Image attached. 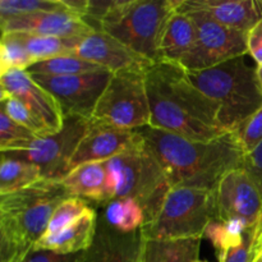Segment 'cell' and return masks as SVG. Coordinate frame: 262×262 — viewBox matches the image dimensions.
I'll list each match as a JSON object with an SVG mask.
<instances>
[{"label": "cell", "instance_id": "cell-15", "mask_svg": "<svg viewBox=\"0 0 262 262\" xmlns=\"http://www.w3.org/2000/svg\"><path fill=\"white\" fill-rule=\"evenodd\" d=\"M142 229L123 233L97 216V227L91 246L77 255L76 262H142Z\"/></svg>", "mask_w": 262, "mask_h": 262}, {"label": "cell", "instance_id": "cell-3", "mask_svg": "<svg viewBox=\"0 0 262 262\" xmlns=\"http://www.w3.org/2000/svg\"><path fill=\"white\" fill-rule=\"evenodd\" d=\"M71 197L61 182L41 179L0 196V262H22L45 235L54 210Z\"/></svg>", "mask_w": 262, "mask_h": 262}, {"label": "cell", "instance_id": "cell-38", "mask_svg": "<svg viewBox=\"0 0 262 262\" xmlns=\"http://www.w3.org/2000/svg\"><path fill=\"white\" fill-rule=\"evenodd\" d=\"M256 74H257L258 83H260V86H261V89H262V64H260V66L256 67Z\"/></svg>", "mask_w": 262, "mask_h": 262}, {"label": "cell", "instance_id": "cell-8", "mask_svg": "<svg viewBox=\"0 0 262 262\" xmlns=\"http://www.w3.org/2000/svg\"><path fill=\"white\" fill-rule=\"evenodd\" d=\"M146 71L147 69H128L113 73L100 96L92 122L130 130L148 127L151 113L146 89Z\"/></svg>", "mask_w": 262, "mask_h": 262}, {"label": "cell", "instance_id": "cell-40", "mask_svg": "<svg viewBox=\"0 0 262 262\" xmlns=\"http://www.w3.org/2000/svg\"><path fill=\"white\" fill-rule=\"evenodd\" d=\"M196 262H209V261H204V260H199V261H196Z\"/></svg>", "mask_w": 262, "mask_h": 262}, {"label": "cell", "instance_id": "cell-41", "mask_svg": "<svg viewBox=\"0 0 262 262\" xmlns=\"http://www.w3.org/2000/svg\"><path fill=\"white\" fill-rule=\"evenodd\" d=\"M261 2H262V0H261Z\"/></svg>", "mask_w": 262, "mask_h": 262}, {"label": "cell", "instance_id": "cell-6", "mask_svg": "<svg viewBox=\"0 0 262 262\" xmlns=\"http://www.w3.org/2000/svg\"><path fill=\"white\" fill-rule=\"evenodd\" d=\"M105 165L109 202L124 197L136 199L142 205L148 224L160 210L170 184L143 138L140 145L110 159Z\"/></svg>", "mask_w": 262, "mask_h": 262}, {"label": "cell", "instance_id": "cell-33", "mask_svg": "<svg viewBox=\"0 0 262 262\" xmlns=\"http://www.w3.org/2000/svg\"><path fill=\"white\" fill-rule=\"evenodd\" d=\"M56 10L71 9L66 0H0V18Z\"/></svg>", "mask_w": 262, "mask_h": 262}, {"label": "cell", "instance_id": "cell-20", "mask_svg": "<svg viewBox=\"0 0 262 262\" xmlns=\"http://www.w3.org/2000/svg\"><path fill=\"white\" fill-rule=\"evenodd\" d=\"M71 197H78L102 206L109 202L107 170L105 163H89L69 171L61 181Z\"/></svg>", "mask_w": 262, "mask_h": 262}, {"label": "cell", "instance_id": "cell-32", "mask_svg": "<svg viewBox=\"0 0 262 262\" xmlns=\"http://www.w3.org/2000/svg\"><path fill=\"white\" fill-rule=\"evenodd\" d=\"M0 104H2V110L7 113L10 119L30 129L37 137L50 136V133L46 129L45 125L42 124V122H40L37 117H35L32 112L19 99L10 96V95L0 94Z\"/></svg>", "mask_w": 262, "mask_h": 262}, {"label": "cell", "instance_id": "cell-16", "mask_svg": "<svg viewBox=\"0 0 262 262\" xmlns=\"http://www.w3.org/2000/svg\"><path fill=\"white\" fill-rule=\"evenodd\" d=\"M141 142L142 137L137 130L122 129L91 120L89 130L72 159L71 170L83 164L106 163Z\"/></svg>", "mask_w": 262, "mask_h": 262}, {"label": "cell", "instance_id": "cell-22", "mask_svg": "<svg viewBox=\"0 0 262 262\" xmlns=\"http://www.w3.org/2000/svg\"><path fill=\"white\" fill-rule=\"evenodd\" d=\"M200 238L176 241L145 238L142 262H196L200 260Z\"/></svg>", "mask_w": 262, "mask_h": 262}, {"label": "cell", "instance_id": "cell-19", "mask_svg": "<svg viewBox=\"0 0 262 262\" xmlns=\"http://www.w3.org/2000/svg\"><path fill=\"white\" fill-rule=\"evenodd\" d=\"M96 210L92 207L87 214L69 227L45 234L37 243L35 250L51 251L58 255H78L91 246L97 227Z\"/></svg>", "mask_w": 262, "mask_h": 262}, {"label": "cell", "instance_id": "cell-26", "mask_svg": "<svg viewBox=\"0 0 262 262\" xmlns=\"http://www.w3.org/2000/svg\"><path fill=\"white\" fill-rule=\"evenodd\" d=\"M106 71L97 64L87 61L77 55H64L37 61L27 69L30 74H45V76H76V74L95 73Z\"/></svg>", "mask_w": 262, "mask_h": 262}, {"label": "cell", "instance_id": "cell-14", "mask_svg": "<svg viewBox=\"0 0 262 262\" xmlns=\"http://www.w3.org/2000/svg\"><path fill=\"white\" fill-rule=\"evenodd\" d=\"M0 27L2 33L30 32L67 40H79L95 31L83 17L72 10L38 12L0 18Z\"/></svg>", "mask_w": 262, "mask_h": 262}, {"label": "cell", "instance_id": "cell-11", "mask_svg": "<svg viewBox=\"0 0 262 262\" xmlns=\"http://www.w3.org/2000/svg\"><path fill=\"white\" fill-rule=\"evenodd\" d=\"M31 76L58 100L64 115H78L91 120L100 96L106 89L113 73L101 71L76 76Z\"/></svg>", "mask_w": 262, "mask_h": 262}, {"label": "cell", "instance_id": "cell-5", "mask_svg": "<svg viewBox=\"0 0 262 262\" xmlns=\"http://www.w3.org/2000/svg\"><path fill=\"white\" fill-rule=\"evenodd\" d=\"M183 0H114L97 30L109 33L152 63H160V41L169 17Z\"/></svg>", "mask_w": 262, "mask_h": 262}, {"label": "cell", "instance_id": "cell-37", "mask_svg": "<svg viewBox=\"0 0 262 262\" xmlns=\"http://www.w3.org/2000/svg\"><path fill=\"white\" fill-rule=\"evenodd\" d=\"M77 255H58L51 251L33 250L22 262H76Z\"/></svg>", "mask_w": 262, "mask_h": 262}, {"label": "cell", "instance_id": "cell-28", "mask_svg": "<svg viewBox=\"0 0 262 262\" xmlns=\"http://www.w3.org/2000/svg\"><path fill=\"white\" fill-rule=\"evenodd\" d=\"M247 229L248 228L238 220L222 222L219 219H214L207 225L204 237L207 238L214 247H216L217 252H220L228 247L239 245Z\"/></svg>", "mask_w": 262, "mask_h": 262}, {"label": "cell", "instance_id": "cell-2", "mask_svg": "<svg viewBox=\"0 0 262 262\" xmlns=\"http://www.w3.org/2000/svg\"><path fill=\"white\" fill-rule=\"evenodd\" d=\"M136 130L160 164L170 188L215 191L225 174L243 166L246 155L232 132L212 141H192L150 125Z\"/></svg>", "mask_w": 262, "mask_h": 262}, {"label": "cell", "instance_id": "cell-9", "mask_svg": "<svg viewBox=\"0 0 262 262\" xmlns=\"http://www.w3.org/2000/svg\"><path fill=\"white\" fill-rule=\"evenodd\" d=\"M64 117L63 128L55 135L37 137L22 150L2 154L35 164L43 179L61 182L71 170L72 159L91 125V120L78 115Z\"/></svg>", "mask_w": 262, "mask_h": 262}, {"label": "cell", "instance_id": "cell-35", "mask_svg": "<svg viewBox=\"0 0 262 262\" xmlns=\"http://www.w3.org/2000/svg\"><path fill=\"white\" fill-rule=\"evenodd\" d=\"M243 168L247 170L262 193V142L252 152L245 156Z\"/></svg>", "mask_w": 262, "mask_h": 262}, {"label": "cell", "instance_id": "cell-24", "mask_svg": "<svg viewBox=\"0 0 262 262\" xmlns=\"http://www.w3.org/2000/svg\"><path fill=\"white\" fill-rule=\"evenodd\" d=\"M102 215L112 227L123 233L141 230L146 224V214L142 205L132 197L117 199L104 205Z\"/></svg>", "mask_w": 262, "mask_h": 262}, {"label": "cell", "instance_id": "cell-39", "mask_svg": "<svg viewBox=\"0 0 262 262\" xmlns=\"http://www.w3.org/2000/svg\"><path fill=\"white\" fill-rule=\"evenodd\" d=\"M253 262H262V238H261V243H260V247H258L257 253H256V257Z\"/></svg>", "mask_w": 262, "mask_h": 262}, {"label": "cell", "instance_id": "cell-30", "mask_svg": "<svg viewBox=\"0 0 262 262\" xmlns=\"http://www.w3.org/2000/svg\"><path fill=\"white\" fill-rule=\"evenodd\" d=\"M91 209L92 206L90 205V202L78 199V197H68L61 201L54 210L45 234H53V233L69 227L77 220L81 219Z\"/></svg>", "mask_w": 262, "mask_h": 262}, {"label": "cell", "instance_id": "cell-10", "mask_svg": "<svg viewBox=\"0 0 262 262\" xmlns=\"http://www.w3.org/2000/svg\"><path fill=\"white\" fill-rule=\"evenodd\" d=\"M182 10L196 25L194 43L181 63L184 71H205L248 54L247 33L220 25L202 12Z\"/></svg>", "mask_w": 262, "mask_h": 262}, {"label": "cell", "instance_id": "cell-36", "mask_svg": "<svg viewBox=\"0 0 262 262\" xmlns=\"http://www.w3.org/2000/svg\"><path fill=\"white\" fill-rule=\"evenodd\" d=\"M247 49L256 64H262V19L247 33Z\"/></svg>", "mask_w": 262, "mask_h": 262}, {"label": "cell", "instance_id": "cell-17", "mask_svg": "<svg viewBox=\"0 0 262 262\" xmlns=\"http://www.w3.org/2000/svg\"><path fill=\"white\" fill-rule=\"evenodd\" d=\"M74 55L97 64L112 73L128 69H147L155 64L101 30H95L81 38Z\"/></svg>", "mask_w": 262, "mask_h": 262}, {"label": "cell", "instance_id": "cell-18", "mask_svg": "<svg viewBox=\"0 0 262 262\" xmlns=\"http://www.w3.org/2000/svg\"><path fill=\"white\" fill-rule=\"evenodd\" d=\"M181 8L202 12L220 25L245 33L262 19L261 0H183Z\"/></svg>", "mask_w": 262, "mask_h": 262}, {"label": "cell", "instance_id": "cell-29", "mask_svg": "<svg viewBox=\"0 0 262 262\" xmlns=\"http://www.w3.org/2000/svg\"><path fill=\"white\" fill-rule=\"evenodd\" d=\"M37 136L23 125L10 119L4 110L0 109V151L12 152L27 147Z\"/></svg>", "mask_w": 262, "mask_h": 262}, {"label": "cell", "instance_id": "cell-4", "mask_svg": "<svg viewBox=\"0 0 262 262\" xmlns=\"http://www.w3.org/2000/svg\"><path fill=\"white\" fill-rule=\"evenodd\" d=\"M187 77L219 105L220 124L228 132H233L262 106V89L256 68L246 63L245 56L205 71L187 72Z\"/></svg>", "mask_w": 262, "mask_h": 262}, {"label": "cell", "instance_id": "cell-21", "mask_svg": "<svg viewBox=\"0 0 262 262\" xmlns=\"http://www.w3.org/2000/svg\"><path fill=\"white\" fill-rule=\"evenodd\" d=\"M196 38V25L181 7L169 17L160 41V63L181 66Z\"/></svg>", "mask_w": 262, "mask_h": 262}, {"label": "cell", "instance_id": "cell-27", "mask_svg": "<svg viewBox=\"0 0 262 262\" xmlns=\"http://www.w3.org/2000/svg\"><path fill=\"white\" fill-rule=\"evenodd\" d=\"M36 64L20 41L12 32L2 33L0 40V76L12 69L27 71Z\"/></svg>", "mask_w": 262, "mask_h": 262}, {"label": "cell", "instance_id": "cell-12", "mask_svg": "<svg viewBox=\"0 0 262 262\" xmlns=\"http://www.w3.org/2000/svg\"><path fill=\"white\" fill-rule=\"evenodd\" d=\"M217 219L238 220L247 228L262 220V193L245 168H238L223 177L215 189Z\"/></svg>", "mask_w": 262, "mask_h": 262}, {"label": "cell", "instance_id": "cell-7", "mask_svg": "<svg viewBox=\"0 0 262 262\" xmlns=\"http://www.w3.org/2000/svg\"><path fill=\"white\" fill-rule=\"evenodd\" d=\"M217 219L215 191L191 187L169 189L156 216L142 228L146 239H202L207 225Z\"/></svg>", "mask_w": 262, "mask_h": 262}, {"label": "cell", "instance_id": "cell-34", "mask_svg": "<svg viewBox=\"0 0 262 262\" xmlns=\"http://www.w3.org/2000/svg\"><path fill=\"white\" fill-rule=\"evenodd\" d=\"M245 155L252 152L262 142V106L233 130Z\"/></svg>", "mask_w": 262, "mask_h": 262}, {"label": "cell", "instance_id": "cell-23", "mask_svg": "<svg viewBox=\"0 0 262 262\" xmlns=\"http://www.w3.org/2000/svg\"><path fill=\"white\" fill-rule=\"evenodd\" d=\"M41 179H42L41 171L35 164L2 154L0 196L27 188Z\"/></svg>", "mask_w": 262, "mask_h": 262}, {"label": "cell", "instance_id": "cell-25", "mask_svg": "<svg viewBox=\"0 0 262 262\" xmlns=\"http://www.w3.org/2000/svg\"><path fill=\"white\" fill-rule=\"evenodd\" d=\"M20 41L30 55L37 61L56 56L74 55V50L81 40H67V38L51 37V36L36 35L30 32H12Z\"/></svg>", "mask_w": 262, "mask_h": 262}, {"label": "cell", "instance_id": "cell-13", "mask_svg": "<svg viewBox=\"0 0 262 262\" xmlns=\"http://www.w3.org/2000/svg\"><path fill=\"white\" fill-rule=\"evenodd\" d=\"M0 94L19 99L42 124L50 135L61 130L64 113L58 100L32 78L27 71L12 69L0 76Z\"/></svg>", "mask_w": 262, "mask_h": 262}, {"label": "cell", "instance_id": "cell-1", "mask_svg": "<svg viewBox=\"0 0 262 262\" xmlns=\"http://www.w3.org/2000/svg\"><path fill=\"white\" fill-rule=\"evenodd\" d=\"M150 127L192 141L229 133L220 124V106L191 83L178 64L155 63L146 71Z\"/></svg>", "mask_w": 262, "mask_h": 262}, {"label": "cell", "instance_id": "cell-31", "mask_svg": "<svg viewBox=\"0 0 262 262\" xmlns=\"http://www.w3.org/2000/svg\"><path fill=\"white\" fill-rule=\"evenodd\" d=\"M262 238V220L248 228L239 245L232 246L219 252V262H253Z\"/></svg>", "mask_w": 262, "mask_h": 262}]
</instances>
